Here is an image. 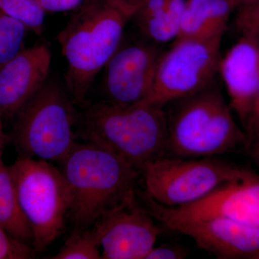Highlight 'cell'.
<instances>
[{
    "mask_svg": "<svg viewBox=\"0 0 259 259\" xmlns=\"http://www.w3.org/2000/svg\"><path fill=\"white\" fill-rule=\"evenodd\" d=\"M61 163L70 194L68 218L74 229L92 228L137 200L141 172L107 148L76 143Z\"/></svg>",
    "mask_w": 259,
    "mask_h": 259,
    "instance_id": "cell-1",
    "label": "cell"
},
{
    "mask_svg": "<svg viewBox=\"0 0 259 259\" xmlns=\"http://www.w3.org/2000/svg\"><path fill=\"white\" fill-rule=\"evenodd\" d=\"M136 10L118 0H86L58 35L67 62L65 75L74 104L84 102L95 77L122 42Z\"/></svg>",
    "mask_w": 259,
    "mask_h": 259,
    "instance_id": "cell-2",
    "label": "cell"
},
{
    "mask_svg": "<svg viewBox=\"0 0 259 259\" xmlns=\"http://www.w3.org/2000/svg\"><path fill=\"white\" fill-rule=\"evenodd\" d=\"M167 155L181 158L216 157L247 143L221 88L214 82L166 105Z\"/></svg>",
    "mask_w": 259,
    "mask_h": 259,
    "instance_id": "cell-3",
    "label": "cell"
},
{
    "mask_svg": "<svg viewBox=\"0 0 259 259\" xmlns=\"http://www.w3.org/2000/svg\"><path fill=\"white\" fill-rule=\"evenodd\" d=\"M80 135L86 142L117 153L139 171L147 162L167 156L166 110L158 105L97 103L83 114Z\"/></svg>",
    "mask_w": 259,
    "mask_h": 259,
    "instance_id": "cell-4",
    "label": "cell"
},
{
    "mask_svg": "<svg viewBox=\"0 0 259 259\" xmlns=\"http://www.w3.org/2000/svg\"><path fill=\"white\" fill-rule=\"evenodd\" d=\"M73 105L59 83L42 85L15 116L13 142L21 157L63 161L76 143Z\"/></svg>",
    "mask_w": 259,
    "mask_h": 259,
    "instance_id": "cell-5",
    "label": "cell"
},
{
    "mask_svg": "<svg viewBox=\"0 0 259 259\" xmlns=\"http://www.w3.org/2000/svg\"><path fill=\"white\" fill-rule=\"evenodd\" d=\"M22 210L33 236L32 248L44 251L64 230L70 194L62 171L50 162L21 157L8 166Z\"/></svg>",
    "mask_w": 259,
    "mask_h": 259,
    "instance_id": "cell-6",
    "label": "cell"
},
{
    "mask_svg": "<svg viewBox=\"0 0 259 259\" xmlns=\"http://www.w3.org/2000/svg\"><path fill=\"white\" fill-rule=\"evenodd\" d=\"M247 171L215 157L165 156L145 163L140 172L146 195L162 206L176 207L203 198Z\"/></svg>",
    "mask_w": 259,
    "mask_h": 259,
    "instance_id": "cell-7",
    "label": "cell"
},
{
    "mask_svg": "<svg viewBox=\"0 0 259 259\" xmlns=\"http://www.w3.org/2000/svg\"><path fill=\"white\" fill-rule=\"evenodd\" d=\"M222 37L175 40L171 49L160 56L152 90L141 103L165 107L216 82Z\"/></svg>",
    "mask_w": 259,
    "mask_h": 259,
    "instance_id": "cell-8",
    "label": "cell"
},
{
    "mask_svg": "<svg viewBox=\"0 0 259 259\" xmlns=\"http://www.w3.org/2000/svg\"><path fill=\"white\" fill-rule=\"evenodd\" d=\"M137 197L144 208L162 223L224 218L259 226V176L248 170L243 177L223 184L203 198L180 207L162 206L144 192H138Z\"/></svg>",
    "mask_w": 259,
    "mask_h": 259,
    "instance_id": "cell-9",
    "label": "cell"
},
{
    "mask_svg": "<svg viewBox=\"0 0 259 259\" xmlns=\"http://www.w3.org/2000/svg\"><path fill=\"white\" fill-rule=\"evenodd\" d=\"M161 54L152 42L120 44L105 67V102L127 107L145 101L152 90Z\"/></svg>",
    "mask_w": 259,
    "mask_h": 259,
    "instance_id": "cell-10",
    "label": "cell"
},
{
    "mask_svg": "<svg viewBox=\"0 0 259 259\" xmlns=\"http://www.w3.org/2000/svg\"><path fill=\"white\" fill-rule=\"evenodd\" d=\"M154 218L139 201L102 218L93 226L104 259H145L161 235Z\"/></svg>",
    "mask_w": 259,
    "mask_h": 259,
    "instance_id": "cell-11",
    "label": "cell"
},
{
    "mask_svg": "<svg viewBox=\"0 0 259 259\" xmlns=\"http://www.w3.org/2000/svg\"><path fill=\"white\" fill-rule=\"evenodd\" d=\"M163 224L190 237L199 248L218 258H253L259 253V226L224 218L171 221Z\"/></svg>",
    "mask_w": 259,
    "mask_h": 259,
    "instance_id": "cell-12",
    "label": "cell"
},
{
    "mask_svg": "<svg viewBox=\"0 0 259 259\" xmlns=\"http://www.w3.org/2000/svg\"><path fill=\"white\" fill-rule=\"evenodd\" d=\"M51 54L46 44L24 49L0 68V115L15 117L47 82Z\"/></svg>",
    "mask_w": 259,
    "mask_h": 259,
    "instance_id": "cell-13",
    "label": "cell"
},
{
    "mask_svg": "<svg viewBox=\"0 0 259 259\" xmlns=\"http://www.w3.org/2000/svg\"><path fill=\"white\" fill-rule=\"evenodd\" d=\"M219 74L230 107L243 126L259 91V42L242 36L221 59Z\"/></svg>",
    "mask_w": 259,
    "mask_h": 259,
    "instance_id": "cell-14",
    "label": "cell"
},
{
    "mask_svg": "<svg viewBox=\"0 0 259 259\" xmlns=\"http://www.w3.org/2000/svg\"><path fill=\"white\" fill-rule=\"evenodd\" d=\"M237 5L235 0H186L175 40L223 37Z\"/></svg>",
    "mask_w": 259,
    "mask_h": 259,
    "instance_id": "cell-15",
    "label": "cell"
},
{
    "mask_svg": "<svg viewBox=\"0 0 259 259\" xmlns=\"http://www.w3.org/2000/svg\"><path fill=\"white\" fill-rule=\"evenodd\" d=\"M186 0H146L132 19L145 37L156 44L175 40Z\"/></svg>",
    "mask_w": 259,
    "mask_h": 259,
    "instance_id": "cell-16",
    "label": "cell"
},
{
    "mask_svg": "<svg viewBox=\"0 0 259 259\" xmlns=\"http://www.w3.org/2000/svg\"><path fill=\"white\" fill-rule=\"evenodd\" d=\"M0 227L10 236L32 247L33 236L20 207L9 170L0 158Z\"/></svg>",
    "mask_w": 259,
    "mask_h": 259,
    "instance_id": "cell-17",
    "label": "cell"
},
{
    "mask_svg": "<svg viewBox=\"0 0 259 259\" xmlns=\"http://www.w3.org/2000/svg\"><path fill=\"white\" fill-rule=\"evenodd\" d=\"M100 242L93 227L87 229H74L59 251L53 259L102 258Z\"/></svg>",
    "mask_w": 259,
    "mask_h": 259,
    "instance_id": "cell-18",
    "label": "cell"
},
{
    "mask_svg": "<svg viewBox=\"0 0 259 259\" xmlns=\"http://www.w3.org/2000/svg\"><path fill=\"white\" fill-rule=\"evenodd\" d=\"M28 28L0 10V68L25 49Z\"/></svg>",
    "mask_w": 259,
    "mask_h": 259,
    "instance_id": "cell-19",
    "label": "cell"
},
{
    "mask_svg": "<svg viewBox=\"0 0 259 259\" xmlns=\"http://www.w3.org/2000/svg\"><path fill=\"white\" fill-rule=\"evenodd\" d=\"M0 10L21 22L36 35L44 32L46 12L38 0H0Z\"/></svg>",
    "mask_w": 259,
    "mask_h": 259,
    "instance_id": "cell-20",
    "label": "cell"
},
{
    "mask_svg": "<svg viewBox=\"0 0 259 259\" xmlns=\"http://www.w3.org/2000/svg\"><path fill=\"white\" fill-rule=\"evenodd\" d=\"M235 25L242 36L259 42V0L241 5L235 18Z\"/></svg>",
    "mask_w": 259,
    "mask_h": 259,
    "instance_id": "cell-21",
    "label": "cell"
},
{
    "mask_svg": "<svg viewBox=\"0 0 259 259\" xmlns=\"http://www.w3.org/2000/svg\"><path fill=\"white\" fill-rule=\"evenodd\" d=\"M35 252L32 246L15 239L0 227V259L32 258Z\"/></svg>",
    "mask_w": 259,
    "mask_h": 259,
    "instance_id": "cell-22",
    "label": "cell"
},
{
    "mask_svg": "<svg viewBox=\"0 0 259 259\" xmlns=\"http://www.w3.org/2000/svg\"><path fill=\"white\" fill-rule=\"evenodd\" d=\"M188 252L178 245H161L153 246L145 257V259H183Z\"/></svg>",
    "mask_w": 259,
    "mask_h": 259,
    "instance_id": "cell-23",
    "label": "cell"
},
{
    "mask_svg": "<svg viewBox=\"0 0 259 259\" xmlns=\"http://www.w3.org/2000/svg\"><path fill=\"white\" fill-rule=\"evenodd\" d=\"M86 0H38L45 12L59 13L76 9Z\"/></svg>",
    "mask_w": 259,
    "mask_h": 259,
    "instance_id": "cell-24",
    "label": "cell"
},
{
    "mask_svg": "<svg viewBox=\"0 0 259 259\" xmlns=\"http://www.w3.org/2000/svg\"><path fill=\"white\" fill-rule=\"evenodd\" d=\"M243 127L246 134L247 141L259 131V91Z\"/></svg>",
    "mask_w": 259,
    "mask_h": 259,
    "instance_id": "cell-25",
    "label": "cell"
},
{
    "mask_svg": "<svg viewBox=\"0 0 259 259\" xmlns=\"http://www.w3.org/2000/svg\"><path fill=\"white\" fill-rule=\"evenodd\" d=\"M250 147V155L259 168V131L247 141Z\"/></svg>",
    "mask_w": 259,
    "mask_h": 259,
    "instance_id": "cell-26",
    "label": "cell"
},
{
    "mask_svg": "<svg viewBox=\"0 0 259 259\" xmlns=\"http://www.w3.org/2000/svg\"><path fill=\"white\" fill-rule=\"evenodd\" d=\"M118 1L127 5V6L130 7V8H133V9L136 10V12L138 8H139L145 1H146V0H118Z\"/></svg>",
    "mask_w": 259,
    "mask_h": 259,
    "instance_id": "cell-27",
    "label": "cell"
},
{
    "mask_svg": "<svg viewBox=\"0 0 259 259\" xmlns=\"http://www.w3.org/2000/svg\"><path fill=\"white\" fill-rule=\"evenodd\" d=\"M5 142V136L3 132V117L0 115V158H3V151Z\"/></svg>",
    "mask_w": 259,
    "mask_h": 259,
    "instance_id": "cell-28",
    "label": "cell"
},
{
    "mask_svg": "<svg viewBox=\"0 0 259 259\" xmlns=\"http://www.w3.org/2000/svg\"><path fill=\"white\" fill-rule=\"evenodd\" d=\"M236 2L237 5H243L245 3H250V2L254 1V0H235Z\"/></svg>",
    "mask_w": 259,
    "mask_h": 259,
    "instance_id": "cell-29",
    "label": "cell"
},
{
    "mask_svg": "<svg viewBox=\"0 0 259 259\" xmlns=\"http://www.w3.org/2000/svg\"><path fill=\"white\" fill-rule=\"evenodd\" d=\"M253 259H259V253L253 257Z\"/></svg>",
    "mask_w": 259,
    "mask_h": 259,
    "instance_id": "cell-30",
    "label": "cell"
}]
</instances>
